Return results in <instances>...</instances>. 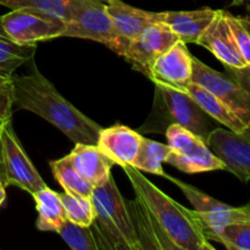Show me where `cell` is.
Wrapping results in <instances>:
<instances>
[{
  "instance_id": "cell-1",
  "label": "cell",
  "mask_w": 250,
  "mask_h": 250,
  "mask_svg": "<svg viewBox=\"0 0 250 250\" xmlns=\"http://www.w3.org/2000/svg\"><path fill=\"white\" fill-rule=\"evenodd\" d=\"M12 103L55 126L75 144H97L103 127L71 104L33 66L28 75L12 76Z\"/></svg>"
},
{
  "instance_id": "cell-2",
  "label": "cell",
  "mask_w": 250,
  "mask_h": 250,
  "mask_svg": "<svg viewBox=\"0 0 250 250\" xmlns=\"http://www.w3.org/2000/svg\"><path fill=\"white\" fill-rule=\"evenodd\" d=\"M131 182L134 194L141 198L155 220L168 250H214L204 232V226L195 212L187 209L159 189L136 167L122 166Z\"/></svg>"
},
{
  "instance_id": "cell-3",
  "label": "cell",
  "mask_w": 250,
  "mask_h": 250,
  "mask_svg": "<svg viewBox=\"0 0 250 250\" xmlns=\"http://www.w3.org/2000/svg\"><path fill=\"white\" fill-rule=\"evenodd\" d=\"M94 220L90 225L99 250H143L137 236L128 200L122 197L115 178L90 195Z\"/></svg>"
},
{
  "instance_id": "cell-4",
  "label": "cell",
  "mask_w": 250,
  "mask_h": 250,
  "mask_svg": "<svg viewBox=\"0 0 250 250\" xmlns=\"http://www.w3.org/2000/svg\"><path fill=\"white\" fill-rule=\"evenodd\" d=\"M214 121L187 92L155 84L150 114L137 131L141 134H165L171 125H178L207 142L210 132L216 128Z\"/></svg>"
},
{
  "instance_id": "cell-5",
  "label": "cell",
  "mask_w": 250,
  "mask_h": 250,
  "mask_svg": "<svg viewBox=\"0 0 250 250\" xmlns=\"http://www.w3.org/2000/svg\"><path fill=\"white\" fill-rule=\"evenodd\" d=\"M65 29V20L39 9L20 7L0 16V33L20 45L59 38Z\"/></svg>"
},
{
  "instance_id": "cell-6",
  "label": "cell",
  "mask_w": 250,
  "mask_h": 250,
  "mask_svg": "<svg viewBox=\"0 0 250 250\" xmlns=\"http://www.w3.org/2000/svg\"><path fill=\"white\" fill-rule=\"evenodd\" d=\"M171 148L166 163L185 173H202L225 170L224 161L209 148L199 136L178 125H171L165 132Z\"/></svg>"
},
{
  "instance_id": "cell-7",
  "label": "cell",
  "mask_w": 250,
  "mask_h": 250,
  "mask_svg": "<svg viewBox=\"0 0 250 250\" xmlns=\"http://www.w3.org/2000/svg\"><path fill=\"white\" fill-rule=\"evenodd\" d=\"M62 37L90 39L112 49L115 36L106 4L98 0H70Z\"/></svg>"
},
{
  "instance_id": "cell-8",
  "label": "cell",
  "mask_w": 250,
  "mask_h": 250,
  "mask_svg": "<svg viewBox=\"0 0 250 250\" xmlns=\"http://www.w3.org/2000/svg\"><path fill=\"white\" fill-rule=\"evenodd\" d=\"M0 144L6 172V186L21 188L31 195L46 187L15 133L11 120L5 122L0 128Z\"/></svg>"
},
{
  "instance_id": "cell-9",
  "label": "cell",
  "mask_w": 250,
  "mask_h": 250,
  "mask_svg": "<svg viewBox=\"0 0 250 250\" xmlns=\"http://www.w3.org/2000/svg\"><path fill=\"white\" fill-rule=\"evenodd\" d=\"M192 82L219 98L250 127V94L233 77L214 70L193 56Z\"/></svg>"
},
{
  "instance_id": "cell-10",
  "label": "cell",
  "mask_w": 250,
  "mask_h": 250,
  "mask_svg": "<svg viewBox=\"0 0 250 250\" xmlns=\"http://www.w3.org/2000/svg\"><path fill=\"white\" fill-rule=\"evenodd\" d=\"M164 177L177 186L186 195V198L189 200L195 212L202 220L205 233L217 232L227 225L234 224V222L250 221V203L239 208L229 207V205L214 199L198 188L182 182L178 178L168 176L166 173L164 175Z\"/></svg>"
},
{
  "instance_id": "cell-11",
  "label": "cell",
  "mask_w": 250,
  "mask_h": 250,
  "mask_svg": "<svg viewBox=\"0 0 250 250\" xmlns=\"http://www.w3.org/2000/svg\"><path fill=\"white\" fill-rule=\"evenodd\" d=\"M180 41L165 23H153L146 27L125 49L122 58L126 59L133 68L149 76L150 68L156 59Z\"/></svg>"
},
{
  "instance_id": "cell-12",
  "label": "cell",
  "mask_w": 250,
  "mask_h": 250,
  "mask_svg": "<svg viewBox=\"0 0 250 250\" xmlns=\"http://www.w3.org/2000/svg\"><path fill=\"white\" fill-rule=\"evenodd\" d=\"M209 148L221 159L242 182L250 181V128L233 132L229 128L216 127L207 139Z\"/></svg>"
},
{
  "instance_id": "cell-13",
  "label": "cell",
  "mask_w": 250,
  "mask_h": 250,
  "mask_svg": "<svg viewBox=\"0 0 250 250\" xmlns=\"http://www.w3.org/2000/svg\"><path fill=\"white\" fill-rule=\"evenodd\" d=\"M115 36L111 50L122 56L125 49L146 27L161 22V12H151L137 9L121 0H110L106 4Z\"/></svg>"
},
{
  "instance_id": "cell-14",
  "label": "cell",
  "mask_w": 250,
  "mask_h": 250,
  "mask_svg": "<svg viewBox=\"0 0 250 250\" xmlns=\"http://www.w3.org/2000/svg\"><path fill=\"white\" fill-rule=\"evenodd\" d=\"M193 55L185 42L178 41L166 53L159 56L153 63L148 78L154 84L166 85L185 90L192 82Z\"/></svg>"
},
{
  "instance_id": "cell-15",
  "label": "cell",
  "mask_w": 250,
  "mask_h": 250,
  "mask_svg": "<svg viewBox=\"0 0 250 250\" xmlns=\"http://www.w3.org/2000/svg\"><path fill=\"white\" fill-rule=\"evenodd\" d=\"M197 44L208 49L227 67H247L227 22L225 10H217L215 19L203 32Z\"/></svg>"
},
{
  "instance_id": "cell-16",
  "label": "cell",
  "mask_w": 250,
  "mask_h": 250,
  "mask_svg": "<svg viewBox=\"0 0 250 250\" xmlns=\"http://www.w3.org/2000/svg\"><path fill=\"white\" fill-rule=\"evenodd\" d=\"M143 136L138 131L122 125L102 128L98 136L97 146L115 165H132L141 146Z\"/></svg>"
},
{
  "instance_id": "cell-17",
  "label": "cell",
  "mask_w": 250,
  "mask_h": 250,
  "mask_svg": "<svg viewBox=\"0 0 250 250\" xmlns=\"http://www.w3.org/2000/svg\"><path fill=\"white\" fill-rule=\"evenodd\" d=\"M68 156L78 173L94 188L104 186L111 177L115 163L98 148L97 144H75Z\"/></svg>"
},
{
  "instance_id": "cell-18",
  "label": "cell",
  "mask_w": 250,
  "mask_h": 250,
  "mask_svg": "<svg viewBox=\"0 0 250 250\" xmlns=\"http://www.w3.org/2000/svg\"><path fill=\"white\" fill-rule=\"evenodd\" d=\"M217 10L204 7L193 11H165L161 12V23L170 27L180 41L197 44L203 32L208 28L216 16Z\"/></svg>"
},
{
  "instance_id": "cell-19",
  "label": "cell",
  "mask_w": 250,
  "mask_h": 250,
  "mask_svg": "<svg viewBox=\"0 0 250 250\" xmlns=\"http://www.w3.org/2000/svg\"><path fill=\"white\" fill-rule=\"evenodd\" d=\"M186 92L198 103L200 107L219 124L224 125L227 128L233 132H243L250 128L247 126L225 103L212 93L203 88L202 85L194 82H190L186 88Z\"/></svg>"
},
{
  "instance_id": "cell-20",
  "label": "cell",
  "mask_w": 250,
  "mask_h": 250,
  "mask_svg": "<svg viewBox=\"0 0 250 250\" xmlns=\"http://www.w3.org/2000/svg\"><path fill=\"white\" fill-rule=\"evenodd\" d=\"M36 202V209L38 212L36 226L39 231L43 232H56L62 227L67 217L65 209L61 202L60 193L50 189L46 186L45 188L33 194Z\"/></svg>"
},
{
  "instance_id": "cell-21",
  "label": "cell",
  "mask_w": 250,
  "mask_h": 250,
  "mask_svg": "<svg viewBox=\"0 0 250 250\" xmlns=\"http://www.w3.org/2000/svg\"><path fill=\"white\" fill-rule=\"evenodd\" d=\"M128 207L142 249L168 250L167 243L159 231L155 220L146 209L143 200L136 195L133 200H128Z\"/></svg>"
},
{
  "instance_id": "cell-22",
  "label": "cell",
  "mask_w": 250,
  "mask_h": 250,
  "mask_svg": "<svg viewBox=\"0 0 250 250\" xmlns=\"http://www.w3.org/2000/svg\"><path fill=\"white\" fill-rule=\"evenodd\" d=\"M37 45H20L0 33V83L9 82L15 71L33 60Z\"/></svg>"
},
{
  "instance_id": "cell-23",
  "label": "cell",
  "mask_w": 250,
  "mask_h": 250,
  "mask_svg": "<svg viewBox=\"0 0 250 250\" xmlns=\"http://www.w3.org/2000/svg\"><path fill=\"white\" fill-rule=\"evenodd\" d=\"M50 168L54 177L66 193L76 197L90 198L94 187L78 173L71 163L70 156L66 155L59 160L50 161Z\"/></svg>"
},
{
  "instance_id": "cell-24",
  "label": "cell",
  "mask_w": 250,
  "mask_h": 250,
  "mask_svg": "<svg viewBox=\"0 0 250 250\" xmlns=\"http://www.w3.org/2000/svg\"><path fill=\"white\" fill-rule=\"evenodd\" d=\"M170 151L171 148L168 146V144L159 143V142L143 137L138 154L134 158L131 166L139 171L164 177L165 172L163 170V164L166 163L168 155H170Z\"/></svg>"
},
{
  "instance_id": "cell-25",
  "label": "cell",
  "mask_w": 250,
  "mask_h": 250,
  "mask_svg": "<svg viewBox=\"0 0 250 250\" xmlns=\"http://www.w3.org/2000/svg\"><path fill=\"white\" fill-rule=\"evenodd\" d=\"M205 236L229 250H250V221L229 224L217 232H207Z\"/></svg>"
},
{
  "instance_id": "cell-26",
  "label": "cell",
  "mask_w": 250,
  "mask_h": 250,
  "mask_svg": "<svg viewBox=\"0 0 250 250\" xmlns=\"http://www.w3.org/2000/svg\"><path fill=\"white\" fill-rule=\"evenodd\" d=\"M66 244L73 250H99L97 238L90 226H81L66 220L58 232Z\"/></svg>"
},
{
  "instance_id": "cell-27",
  "label": "cell",
  "mask_w": 250,
  "mask_h": 250,
  "mask_svg": "<svg viewBox=\"0 0 250 250\" xmlns=\"http://www.w3.org/2000/svg\"><path fill=\"white\" fill-rule=\"evenodd\" d=\"M61 202L68 221L81 226H90L94 220V209L90 198L76 197L63 192L60 193Z\"/></svg>"
},
{
  "instance_id": "cell-28",
  "label": "cell",
  "mask_w": 250,
  "mask_h": 250,
  "mask_svg": "<svg viewBox=\"0 0 250 250\" xmlns=\"http://www.w3.org/2000/svg\"><path fill=\"white\" fill-rule=\"evenodd\" d=\"M68 2L70 0H0V5L11 10L20 9V7H32V9L43 10L63 20L67 16Z\"/></svg>"
},
{
  "instance_id": "cell-29",
  "label": "cell",
  "mask_w": 250,
  "mask_h": 250,
  "mask_svg": "<svg viewBox=\"0 0 250 250\" xmlns=\"http://www.w3.org/2000/svg\"><path fill=\"white\" fill-rule=\"evenodd\" d=\"M226 17L237 46L247 66H250V17L233 16L227 11Z\"/></svg>"
},
{
  "instance_id": "cell-30",
  "label": "cell",
  "mask_w": 250,
  "mask_h": 250,
  "mask_svg": "<svg viewBox=\"0 0 250 250\" xmlns=\"http://www.w3.org/2000/svg\"><path fill=\"white\" fill-rule=\"evenodd\" d=\"M226 67V73L233 77L242 87L246 90H248L250 94V66L243 68H233V67Z\"/></svg>"
},
{
  "instance_id": "cell-31",
  "label": "cell",
  "mask_w": 250,
  "mask_h": 250,
  "mask_svg": "<svg viewBox=\"0 0 250 250\" xmlns=\"http://www.w3.org/2000/svg\"><path fill=\"white\" fill-rule=\"evenodd\" d=\"M0 180L5 183L6 186V172H5V165L4 160H2V153H1V144H0ZM7 187V186H6Z\"/></svg>"
},
{
  "instance_id": "cell-32",
  "label": "cell",
  "mask_w": 250,
  "mask_h": 250,
  "mask_svg": "<svg viewBox=\"0 0 250 250\" xmlns=\"http://www.w3.org/2000/svg\"><path fill=\"white\" fill-rule=\"evenodd\" d=\"M5 188H6V186H5V183L0 180V207H1L2 203L5 202V198H6V192H5Z\"/></svg>"
},
{
  "instance_id": "cell-33",
  "label": "cell",
  "mask_w": 250,
  "mask_h": 250,
  "mask_svg": "<svg viewBox=\"0 0 250 250\" xmlns=\"http://www.w3.org/2000/svg\"><path fill=\"white\" fill-rule=\"evenodd\" d=\"M10 120H11V116H7V115H4L0 112V128H1V126L5 124V122L10 121Z\"/></svg>"
},
{
  "instance_id": "cell-34",
  "label": "cell",
  "mask_w": 250,
  "mask_h": 250,
  "mask_svg": "<svg viewBox=\"0 0 250 250\" xmlns=\"http://www.w3.org/2000/svg\"><path fill=\"white\" fill-rule=\"evenodd\" d=\"M98 1H100V2H104V4H107V2H110V0H98Z\"/></svg>"
}]
</instances>
